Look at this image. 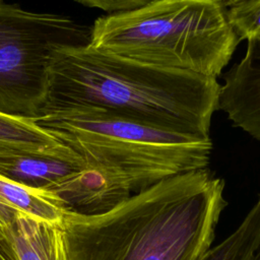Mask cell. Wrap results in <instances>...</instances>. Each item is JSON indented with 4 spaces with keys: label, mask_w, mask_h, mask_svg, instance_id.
Returning a JSON list of instances; mask_svg holds the SVG:
<instances>
[{
    "label": "cell",
    "mask_w": 260,
    "mask_h": 260,
    "mask_svg": "<svg viewBox=\"0 0 260 260\" xmlns=\"http://www.w3.org/2000/svg\"><path fill=\"white\" fill-rule=\"evenodd\" d=\"M224 180L208 168L167 178L108 211L66 210L68 260H200L228 205Z\"/></svg>",
    "instance_id": "obj_1"
},
{
    "label": "cell",
    "mask_w": 260,
    "mask_h": 260,
    "mask_svg": "<svg viewBox=\"0 0 260 260\" xmlns=\"http://www.w3.org/2000/svg\"><path fill=\"white\" fill-rule=\"evenodd\" d=\"M219 90L217 78L137 62L87 44L57 52L39 116L96 108L158 129L210 137Z\"/></svg>",
    "instance_id": "obj_2"
},
{
    "label": "cell",
    "mask_w": 260,
    "mask_h": 260,
    "mask_svg": "<svg viewBox=\"0 0 260 260\" xmlns=\"http://www.w3.org/2000/svg\"><path fill=\"white\" fill-rule=\"evenodd\" d=\"M240 39L217 0H150L90 27L93 48L137 62L217 78Z\"/></svg>",
    "instance_id": "obj_3"
},
{
    "label": "cell",
    "mask_w": 260,
    "mask_h": 260,
    "mask_svg": "<svg viewBox=\"0 0 260 260\" xmlns=\"http://www.w3.org/2000/svg\"><path fill=\"white\" fill-rule=\"evenodd\" d=\"M35 121L134 194L167 178L208 168L212 151L210 137L158 129L103 109H69Z\"/></svg>",
    "instance_id": "obj_4"
},
{
    "label": "cell",
    "mask_w": 260,
    "mask_h": 260,
    "mask_svg": "<svg viewBox=\"0 0 260 260\" xmlns=\"http://www.w3.org/2000/svg\"><path fill=\"white\" fill-rule=\"evenodd\" d=\"M89 41L90 27L68 15L0 1V113L37 118L57 52Z\"/></svg>",
    "instance_id": "obj_5"
},
{
    "label": "cell",
    "mask_w": 260,
    "mask_h": 260,
    "mask_svg": "<svg viewBox=\"0 0 260 260\" xmlns=\"http://www.w3.org/2000/svg\"><path fill=\"white\" fill-rule=\"evenodd\" d=\"M218 110L260 141V40L247 41L243 57L223 73Z\"/></svg>",
    "instance_id": "obj_6"
},
{
    "label": "cell",
    "mask_w": 260,
    "mask_h": 260,
    "mask_svg": "<svg viewBox=\"0 0 260 260\" xmlns=\"http://www.w3.org/2000/svg\"><path fill=\"white\" fill-rule=\"evenodd\" d=\"M0 235L18 260H68L60 223L0 206Z\"/></svg>",
    "instance_id": "obj_7"
},
{
    "label": "cell",
    "mask_w": 260,
    "mask_h": 260,
    "mask_svg": "<svg viewBox=\"0 0 260 260\" xmlns=\"http://www.w3.org/2000/svg\"><path fill=\"white\" fill-rule=\"evenodd\" d=\"M88 165L78 153L68 155L13 154L0 156V177L51 192Z\"/></svg>",
    "instance_id": "obj_8"
},
{
    "label": "cell",
    "mask_w": 260,
    "mask_h": 260,
    "mask_svg": "<svg viewBox=\"0 0 260 260\" xmlns=\"http://www.w3.org/2000/svg\"><path fill=\"white\" fill-rule=\"evenodd\" d=\"M72 153L73 149L39 126L35 119L0 113V156Z\"/></svg>",
    "instance_id": "obj_9"
},
{
    "label": "cell",
    "mask_w": 260,
    "mask_h": 260,
    "mask_svg": "<svg viewBox=\"0 0 260 260\" xmlns=\"http://www.w3.org/2000/svg\"><path fill=\"white\" fill-rule=\"evenodd\" d=\"M0 206L55 223H61L66 211L64 202L57 194L21 185L3 177H0Z\"/></svg>",
    "instance_id": "obj_10"
},
{
    "label": "cell",
    "mask_w": 260,
    "mask_h": 260,
    "mask_svg": "<svg viewBox=\"0 0 260 260\" xmlns=\"http://www.w3.org/2000/svg\"><path fill=\"white\" fill-rule=\"evenodd\" d=\"M260 238V194L237 229L200 260H247Z\"/></svg>",
    "instance_id": "obj_11"
},
{
    "label": "cell",
    "mask_w": 260,
    "mask_h": 260,
    "mask_svg": "<svg viewBox=\"0 0 260 260\" xmlns=\"http://www.w3.org/2000/svg\"><path fill=\"white\" fill-rule=\"evenodd\" d=\"M229 21L240 41L260 40V0H244L226 8Z\"/></svg>",
    "instance_id": "obj_12"
},
{
    "label": "cell",
    "mask_w": 260,
    "mask_h": 260,
    "mask_svg": "<svg viewBox=\"0 0 260 260\" xmlns=\"http://www.w3.org/2000/svg\"><path fill=\"white\" fill-rule=\"evenodd\" d=\"M75 1L87 7L98 8L108 13H114V12L134 9L136 7L146 4L150 0H75Z\"/></svg>",
    "instance_id": "obj_13"
},
{
    "label": "cell",
    "mask_w": 260,
    "mask_h": 260,
    "mask_svg": "<svg viewBox=\"0 0 260 260\" xmlns=\"http://www.w3.org/2000/svg\"><path fill=\"white\" fill-rule=\"evenodd\" d=\"M0 260H18L8 241L0 235Z\"/></svg>",
    "instance_id": "obj_14"
},
{
    "label": "cell",
    "mask_w": 260,
    "mask_h": 260,
    "mask_svg": "<svg viewBox=\"0 0 260 260\" xmlns=\"http://www.w3.org/2000/svg\"><path fill=\"white\" fill-rule=\"evenodd\" d=\"M247 260H260V238L257 241L256 245L254 246V248Z\"/></svg>",
    "instance_id": "obj_15"
},
{
    "label": "cell",
    "mask_w": 260,
    "mask_h": 260,
    "mask_svg": "<svg viewBox=\"0 0 260 260\" xmlns=\"http://www.w3.org/2000/svg\"><path fill=\"white\" fill-rule=\"evenodd\" d=\"M242 1H244V0H226V1L224 2V4H223V5L228 8V7H230V6L234 5V4L240 3V2H242Z\"/></svg>",
    "instance_id": "obj_16"
},
{
    "label": "cell",
    "mask_w": 260,
    "mask_h": 260,
    "mask_svg": "<svg viewBox=\"0 0 260 260\" xmlns=\"http://www.w3.org/2000/svg\"><path fill=\"white\" fill-rule=\"evenodd\" d=\"M217 1H219L220 3H222V4H224V2L226 1V0H217Z\"/></svg>",
    "instance_id": "obj_17"
},
{
    "label": "cell",
    "mask_w": 260,
    "mask_h": 260,
    "mask_svg": "<svg viewBox=\"0 0 260 260\" xmlns=\"http://www.w3.org/2000/svg\"><path fill=\"white\" fill-rule=\"evenodd\" d=\"M0 1H3V0H0Z\"/></svg>",
    "instance_id": "obj_18"
}]
</instances>
